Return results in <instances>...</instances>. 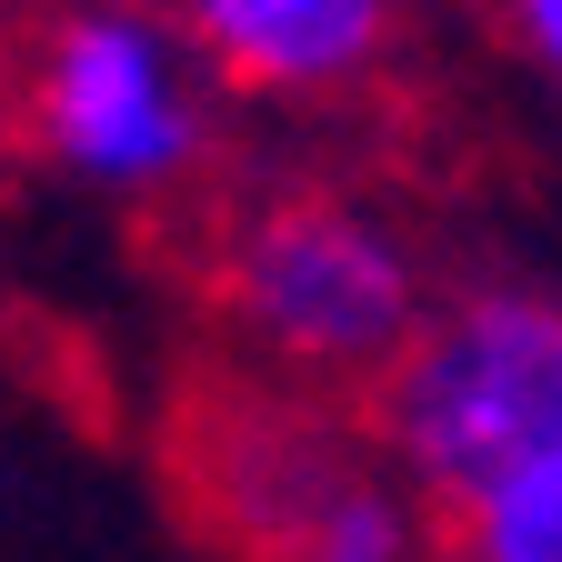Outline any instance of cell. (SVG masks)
Returning a JSON list of instances; mask_svg holds the SVG:
<instances>
[{
  "label": "cell",
  "instance_id": "1",
  "mask_svg": "<svg viewBox=\"0 0 562 562\" xmlns=\"http://www.w3.org/2000/svg\"><path fill=\"white\" fill-rule=\"evenodd\" d=\"M432 261L382 201L341 181H271L222 211L211 232V312L241 382L372 402L402 341L432 312Z\"/></svg>",
  "mask_w": 562,
  "mask_h": 562
},
{
  "label": "cell",
  "instance_id": "7",
  "mask_svg": "<svg viewBox=\"0 0 562 562\" xmlns=\"http://www.w3.org/2000/svg\"><path fill=\"white\" fill-rule=\"evenodd\" d=\"M482 11H492V31H503V50L562 101V0H482Z\"/></svg>",
  "mask_w": 562,
  "mask_h": 562
},
{
  "label": "cell",
  "instance_id": "3",
  "mask_svg": "<svg viewBox=\"0 0 562 562\" xmlns=\"http://www.w3.org/2000/svg\"><path fill=\"white\" fill-rule=\"evenodd\" d=\"M362 422L452 532L482 492L562 452V292H542V281L442 292L402 341V362L372 382Z\"/></svg>",
  "mask_w": 562,
  "mask_h": 562
},
{
  "label": "cell",
  "instance_id": "2",
  "mask_svg": "<svg viewBox=\"0 0 562 562\" xmlns=\"http://www.w3.org/2000/svg\"><path fill=\"white\" fill-rule=\"evenodd\" d=\"M222 91L171 0H41L0 60L11 140L111 211H161L211 171Z\"/></svg>",
  "mask_w": 562,
  "mask_h": 562
},
{
  "label": "cell",
  "instance_id": "8",
  "mask_svg": "<svg viewBox=\"0 0 562 562\" xmlns=\"http://www.w3.org/2000/svg\"><path fill=\"white\" fill-rule=\"evenodd\" d=\"M0 60H11V41H0Z\"/></svg>",
  "mask_w": 562,
  "mask_h": 562
},
{
  "label": "cell",
  "instance_id": "5",
  "mask_svg": "<svg viewBox=\"0 0 562 562\" xmlns=\"http://www.w3.org/2000/svg\"><path fill=\"white\" fill-rule=\"evenodd\" d=\"M241 101H362L412 41V0H171Z\"/></svg>",
  "mask_w": 562,
  "mask_h": 562
},
{
  "label": "cell",
  "instance_id": "6",
  "mask_svg": "<svg viewBox=\"0 0 562 562\" xmlns=\"http://www.w3.org/2000/svg\"><path fill=\"white\" fill-rule=\"evenodd\" d=\"M442 552H472V562H562V452H542L503 492H482V503L442 532Z\"/></svg>",
  "mask_w": 562,
  "mask_h": 562
},
{
  "label": "cell",
  "instance_id": "4",
  "mask_svg": "<svg viewBox=\"0 0 562 562\" xmlns=\"http://www.w3.org/2000/svg\"><path fill=\"white\" fill-rule=\"evenodd\" d=\"M181 462H191L201 522L241 552H281V562L442 552V513L382 452L362 402H312V392L241 382V392H222V412L191 422Z\"/></svg>",
  "mask_w": 562,
  "mask_h": 562
}]
</instances>
